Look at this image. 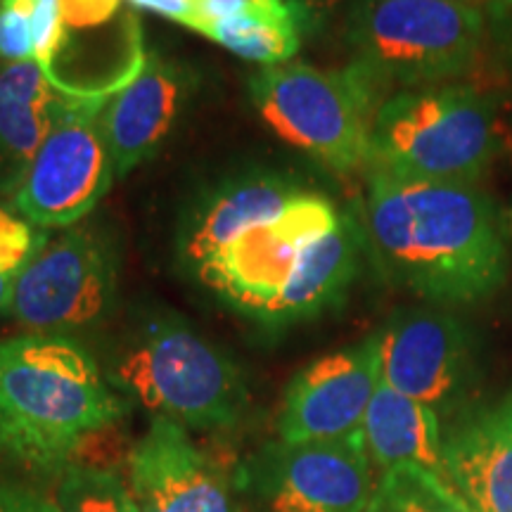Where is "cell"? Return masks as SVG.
<instances>
[{
  "label": "cell",
  "mask_w": 512,
  "mask_h": 512,
  "mask_svg": "<svg viewBox=\"0 0 512 512\" xmlns=\"http://www.w3.org/2000/svg\"><path fill=\"white\" fill-rule=\"evenodd\" d=\"M124 413L126 401L74 339L22 335L0 342V456L62 472Z\"/></svg>",
  "instance_id": "cell-2"
},
{
  "label": "cell",
  "mask_w": 512,
  "mask_h": 512,
  "mask_svg": "<svg viewBox=\"0 0 512 512\" xmlns=\"http://www.w3.org/2000/svg\"><path fill=\"white\" fill-rule=\"evenodd\" d=\"M102 107L57 98L46 140L12 183V207L22 219L43 230L74 228L98 207L117 178Z\"/></svg>",
  "instance_id": "cell-7"
},
{
  "label": "cell",
  "mask_w": 512,
  "mask_h": 512,
  "mask_svg": "<svg viewBox=\"0 0 512 512\" xmlns=\"http://www.w3.org/2000/svg\"><path fill=\"white\" fill-rule=\"evenodd\" d=\"M264 512H366L373 472L361 430L342 439L273 446L256 470Z\"/></svg>",
  "instance_id": "cell-12"
},
{
  "label": "cell",
  "mask_w": 512,
  "mask_h": 512,
  "mask_svg": "<svg viewBox=\"0 0 512 512\" xmlns=\"http://www.w3.org/2000/svg\"><path fill=\"white\" fill-rule=\"evenodd\" d=\"M370 463L382 470L418 465L444 475L441 415L425 403L380 382L361 425Z\"/></svg>",
  "instance_id": "cell-19"
},
{
  "label": "cell",
  "mask_w": 512,
  "mask_h": 512,
  "mask_svg": "<svg viewBox=\"0 0 512 512\" xmlns=\"http://www.w3.org/2000/svg\"><path fill=\"white\" fill-rule=\"evenodd\" d=\"M342 214L330 197L304 188L278 219L249 230L195 275L235 311L266 323L306 247L330 233Z\"/></svg>",
  "instance_id": "cell-8"
},
{
  "label": "cell",
  "mask_w": 512,
  "mask_h": 512,
  "mask_svg": "<svg viewBox=\"0 0 512 512\" xmlns=\"http://www.w3.org/2000/svg\"><path fill=\"white\" fill-rule=\"evenodd\" d=\"M363 242L366 238L361 223L354 216L342 214L330 233L306 247L297 271L275 299L266 323H299L335 306L354 283Z\"/></svg>",
  "instance_id": "cell-18"
},
{
  "label": "cell",
  "mask_w": 512,
  "mask_h": 512,
  "mask_svg": "<svg viewBox=\"0 0 512 512\" xmlns=\"http://www.w3.org/2000/svg\"><path fill=\"white\" fill-rule=\"evenodd\" d=\"M31 10L34 0H0V62L3 64L34 60Z\"/></svg>",
  "instance_id": "cell-25"
},
{
  "label": "cell",
  "mask_w": 512,
  "mask_h": 512,
  "mask_svg": "<svg viewBox=\"0 0 512 512\" xmlns=\"http://www.w3.org/2000/svg\"><path fill=\"white\" fill-rule=\"evenodd\" d=\"M444 477L475 512H512V399L444 432Z\"/></svg>",
  "instance_id": "cell-15"
},
{
  "label": "cell",
  "mask_w": 512,
  "mask_h": 512,
  "mask_svg": "<svg viewBox=\"0 0 512 512\" xmlns=\"http://www.w3.org/2000/svg\"><path fill=\"white\" fill-rule=\"evenodd\" d=\"M366 512H475L439 472L396 465L382 472Z\"/></svg>",
  "instance_id": "cell-22"
},
{
  "label": "cell",
  "mask_w": 512,
  "mask_h": 512,
  "mask_svg": "<svg viewBox=\"0 0 512 512\" xmlns=\"http://www.w3.org/2000/svg\"><path fill=\"white\" fill-rule=\"evenodd\" d=\"M62 5L60 0H34L31 10V38H34V60L46 69L62 41Z\"/></svg>",
  "instance_id": "cell-26"
},
{
  "label": "cell",
  "mask_w": 512,
  "mask_h": 512,
  "mask_svg": "<svg viewBox=\"0 0 512 512\" xmlns=\"http://www.w3.org/2000/svg\"><path fill=\"white\" fill-rule=\"evenodd\" d=\"M57 98L36 60L0 67V162L12 169V183L46 140Z\"/></svg>",
  "instance_id": "cell-20"
},
{
  "label": "cell",
  "mask_w": 512,
  "mask_h": 512,
  "mask_svg": "<svg viewBox=\"0 0 512 512\" xmlns=\"http://www.w3.org/2000/svg\"><path fill=\"white\" fill-rule=\"evenodd\" d=\"M486 19H489V46H494L501 72L512 81V10L489 3Z\"/></svg>",
  "instance_id": "cell-27"
},
{
  "label": "cell",
  "mask_w": 512,
  "mask_h": 512,
  "mask_svg": "<svg viewBox=\"0 0 512 512\" xmlns=\"http://www.w3.org/2000/svg\"><path fill=\"white\" fill-rule=\"evenodd\" d=\"M48 245V233L17 211L0 207V318L8 316L19 273Z\"/></svg>",
  "instance_id": "cell-24"
},
{
  "label": "cell",
  "mask_w": 512,
  "mask_h": 512,
  "mask_svg": "<svg viewBox=\"0 0 512 512\" xmlns=\"http://www.w3.org/2000/svg\"><path fill=\"white\" fill-rule=\"evenodd\" d=\"M347 38L351 64L382 93L403 91L470 79L489 48V19L475 0H358Z\"/></svg>",
  "instance_id": "cell-4"
},
{
  "label": "cell",
  "mask_w": 512,
  "mask_h": 512,
  "mask_svg": "<svg viewBox=\"0 0 512 512\" xmlns=\"http://www.w3.org/2000/svg\"><path fill=\"white\" fill-rule=\"evenodd\" d=\"M256 3H261V0H195V17H192L188 29L200 34L207 24L240 15V12L249 10Z\"/></svg>",
  "instance_id": "cell-29"
},
{
  "label": "cell",
  "mask_w": 512,
  "mask_h": 512,
  "mask_svg": "<svg viewBox=\"0 0 512 512\" xmlns=\"http://www.w3.org/2000/svg\"><path fill=\"white\" fill-rule=\"evenodd\" d=\"M491 5H498V8H508L512 10V0H489Z\"/></svg>",
  "instance_id": "cell-32"
},
{
  "label": "cell",
  "mask_w": 512,
  "mask_h": 512,
  "mask_svg": "<svg viewBox=\"0 0 512 512\" xmlns=\"http://www.w3.org/2000/svg\"><path fill=\"white\" fill-rule=\"evenodd\" d=\"M0 512H55V505L27 486L0 479Z\"/></svg>",
  "instance_id": "cell-28"
},
{
  "label": "cell",
  "mask_w": 512,
  "mask_h": 512,
  "mask_svg": "<svg viewBox=\"0 0 512 512\" xmlns=\"http://www.w3.org/2000/svg\"><path fill=\"white\" fill-rule=\"evenodd\" d=\"M128 491L138 512H245L226 472L169 418H152L128 453Z\"/></svg>",
  "instance_id": "cell-14"
},
{
  "label": "cell",
  "mask_w": 512,
  "mask_h": 512,
  "mask_svg": "<svg viewBox=\"0 0 512 512\" xmlns=\"http://www.w3.org/2000/svg\"><path fill=\"white\" fill-rule=\"evenodd\" d=\"M114 259L88 228L67 233L38 252L19 273L8 316L29 335H64L93 325L114 297Z\"/></svg>",
  "instance_id": "cell-9"
},
{
  "label": "cell",
  "mask_w": 512,
  "mask_h": 512,
  "mask_svg": "<svg viewBox=\"0 0 512 512\" xmlns=\"http://www.w3.org/2000/svg\"><path fill=\"white\" fill-rule=\"evenodd\" d=\"M361 228L382 273L434 304L482 302L510 275L508 226L477 183L370 169Z\"/></svg>",
  "instance_id": "cell-1"
},
{
  "label": "cell",
  "mask_w": 512,
  "mask_h": 512,
  "mask_svg": "<svg viewBox=\"0 0 512 512\" xmlns=\"http://www.w3.org/2000/svg\"><path fill=\"white\" fill-rule=\"evenodd\" d=\"M380 382L437 411L456 413L479 382L472 332L437 309L401 311L377 332Z\"/></svg>",
  "instance_id": "cell-10"
},
{
  "label": "cell",
  "mask_w": 512,
  "mask_h": 512,
  "mask_svg": "<svg viewBox=\"0 0 512 512\" xmlns=\"http://www.w3.org/2000/svg\"><path fill=\"white\" fill-rule=\"evenodd\" d=\"M297 15L302 17L304 29L309 27H318L325 17H330L344 0H287Z\"/></svg>",
  "instance_id": "cell-31"
},
{
  "label": "cell",
  "mask_w": 512,
  "mask_h": 512,
  "mask_svg": "<svg viewBox=\"0 0 512 512\" xmlns=\"http://www.w3.org/2000/svg\"><path fill=\"white\" fill-rule=\"evenodd\" d=\"M185 98V81L174 64L147 57L145 69L102 107V131L117 178L131 174L157 152L174 128Z\"/></svg>",
  "instance_id": "cell-16"
},
{
  "label": "cell",
  "mask_w": 512,
  "mask_h": 512,
  "mask_svg": "<svg viewBox=\"0 0 512 512\" xmlns=\"http://www.w3.org/2000/svg\"><path fill=\"white\" fill-rule=\"evenodd\" d=\"M501 150L498 107L470 81L403 88L382 100L368 169L401 178L477 183Z\"/></svg>",
  "instance_id": "cell-3"
},
{
  "label": "cell",
  "mask_w": 512,
  "mask_h": 512,
  "mask_svg": "<svg viewBox=\"0 0 512 512\" xmlns=\"http://www.w3.org/2000/svg\"><path fill=\"white\" fill-rule=\"evenodd\" d=\"M114 380L155 418L197 430L230 427L247 403L235 363L178 320L147 325L121 356Z\"/></svg>",
  "instance_id": "cell-6"
},
{
  "label": "cell",
  "mask_w": 512,
  "mask_h": 512,
  "mask_svg": "<svg viewBox=\"0 0 512 512\" xmlns=\"http://www.w3.org/2000/svg\"><path fill=\"white\" fill-rule=\"evenodd\" d=\"M62 41L43 74L62 98L107 102L147 64L140 19L124 0H60Z\"/></svg>",
  "instance_id": "cell-11"
},
{
  "label": "cell",
  "mask_w": 512,
  "mask_h": 512,
  "mask_svg": "<svg viewBox=\"0 0 512 512\" xmlns=\"http://www.w3.org/2000/svg\"><path fill=\"white\" fill-rule=\"evenodd\" d=\"M302 190L292 178L268 171L223 183L185 223L181 238L183 264L195 273L252 228L278 219Z\"/></svg>",
  "instance_id": "cell-17"
},
{
  "label": "cell",
  "mask_w": 512,
  "mask_h": 512,
  "mask_svg": "<svg viewBox=\"0 0 512 512\" xmlns=\"http://www.w3.org/2000/svg\"><path fill=\"white\" fill-rule=\"evenodd\" d=\"M249 95L261 121L294 150L335 174L368 166L375 114L384 98L356 64L339 72L306 62L264 67L249 79Z\"/></svg>",
  "instance_id": "cell-5"
},
{
  "label": "cell",
  "mask_w": 512,
  "mask_h": 512,
  "mask_svg": "<svg viewBox=\"0 0 512 512\" xmlns=\"http://www.w3.org/2000/svg\"><path fill=\"white\" fill-rule=\"evenodd\" d=\"M200 34L242 60L278 67L297 55L304 22L287 0H261L240 15L207 24Z\"/></svg>",
  "instance_id": "cell-21"
},
{
  "label": "cell",
  "mask_w": 512,
  "mask_h": 512,
  "mask_svg": "<svg viewBox=\"0 0 512 512\" xmlns=\"http://www.w3.org/2000/svg\"><path fill=\"white\" fill-rule=\"evenodd\" d=\"M510 230H512V214H510Z\"/></svg>",
  "instance_id": "cell-33"
},
{
  "label": "cell",
  "mask_w": 512,
  "mask_h": 512,
  "mask_svg": "<svg viewBox=\"0 0 512 512\" xmlns=\"http://www.w3.org/2000/svg\"><path fill=\"white\" fill-rule=\"evenodd\" d=\"M55 512H138L131 491L110 467L69 463L53 496Z\"/></svg>",
  "instance_id": "cell-23"
},
{
  "label": "cell",
  "mask_w": 512,
  "mask_h": 512,
  "mask_svg": "<svg viewBox=\"0 0 512 512\" xmlns=\"http://www.w3.org/2000/svg\"><path fill=\"white\" fill-rule=\"evenodd\" d=\"M380 387V337L373 335L299 370L278 415L283 444L342 439L361 430Z\"/></svg>",
  "instance_id": "cell-13"
},
{
  "label": "cell",
  "mask_w": 512,
  "mask_h": 512,
  "mask_svg": "<svg viewBox=\"0 0 512 512\" xmlns=\"http://www.w3.org/2000/svg\"><path fill=\"white\" fill-rule=\"evenodd\" d=\"M131 8L155 12L166 19H174L178 24L190 27L192 17H195V0H126Z\"/></svg>",
  "instance_id": "cell-30"
}]
</instances>
